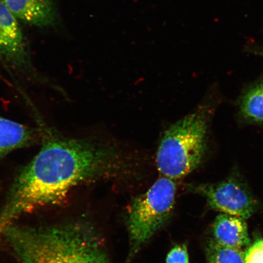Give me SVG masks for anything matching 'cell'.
<instances>
[{
	"label": "cell",
	"instance_id": "1",
	"mask_svg": "<svg viewBox=\"0 0 263 263\" xmlns=\"http://www.w3.org/2000/svg\"><path fill=\"white\" fill-rule=\"evenodd\" d=\"M125 166L112 147L87 140L47 137L16 177L0 212V234L24 214L60 202L79 183L112 175Z\"/></svg>",
	"mask_w": 263,
	"mask_h": 263
},
{
	"label": "cell",
	"instance_id": "2",
	"mask_svg": "<svg viewBox=\"0 0 263 263\" xmlns=\"http://www.w3.org/2000/svg\"><path fill=\"white\" fill-rule=\"evenodd\" d=\"M2 234L21 263H110L103 242L87 223L39 229L12 224Z\"/></svg>",
	"mask_w": 263,
	"mask_h": 263
},
{
	"label": "cell",
	"instance_id": "3",
	"mask_svg": "<svg viewBox=\"0 0 263 263\" xmlns=\"http://www.w3.org/2000/svg\"><path fill=\"white\" fill-rule=\"evenodd\" d=\"M214 107L203 105L173 124L158 147L156 163L164 177L182 178L198 167L206 154Z\"/></svg>",
	"mask_w": 263,
	"mask_h": 263
},
{
	"label": "cell",
	"instance_id": "4",
	"mask_svg": "<svg viewBox=\"0 0 263 263\" xmlns=\"http://www.w3.org/2000/svg\"><path fill=\"white\" fill-rule=\"evenodd\" d=\"M173 180L166 177H160L146 193L132 203L127 219L129 259L139 252L170 218L176 192Z\"/></svg>",
	"mask_w": 263,
	"mask_h": 263
},
{
	"label": "cell",
	"instance_id": "5",
	"mask_svg": "<svg viewBox=\"0 0 263 263\" xmlns=\"http://www.w3.org/2000/svg\"><path fill=\"white\" fill-rule=\"evenodd\" d=\"M190 192L203 196L212 209L248 219L258 209V202L238 171L214 183L190 184Z\"/></svg>",
	"mask_w": 263,
	"mask_h": 263
},
{
	"label": "cell",
	"instance_id": "6",
	"mask_svg": "<svg viewBox=\"0 0 263 263\" xmlns=\"http://www.w3.org/2000/svg\"><path fill=\"white\" fill-rule=\"evenodd\" d=\"M29 60L24 35L15 16L0 1V61L15 67Z\"/></svg>",
	"mask_w": 263,
	"mask_h": 263
},
{
	"label": "cell",
	"instance_id": "7",
	"mask_svg": "<svg viewBox=\"0 0 263 263\" xmlns=\"http://www.w3.org/2000/svg\"><path fill=\"white\" fill-rule=\"evenodd\" d=\"M16 18L46 27L54 24L57 12L52 0H0Z\"/></svg>",
	"mask_w": 263,
	"mask_h": 263
},
{
	"label": "cell",
	"instance_id": "8",
	"mask_svg": "<svg viewBox=\"0 0 263 263\" xmlns=\"http://www.w3.org/2000/svg\"><path fill=\"white\" fill-rule=\"evenodd\" d=\"M212 241L217 245L242 250L251 245L245 219L221 214L216 217L212 227Z\"/></svg>",
	"mask_w": 263,
	"mask_h": 263
},
{
	"label": "cell",
	"instance_id": "9",
	"mask_svg": "<svg viewBox=\"0 0 263 263\" xmlns=\"http://www.w3.org/2000/svg\"><path fill=\"white\" fill-rule=\"evenodd\" d=\"M34 139L30 128L0 117V159L14 150L30 145Z\"/></svg>",
	"mask_w": 263,
	"mask_h": 263
},
{
	"label": "cell",
	"instance_id": "10",
	"mask_svg": "<svg viewBox=\"0 0 263 263\" xmlns=\"http://www.w3.org/2000/svg\"><path fill=\"white\" fill-rule=\"evenodd\" d=\"M238 107L239 118L243 123L263 124V78L245 88Z\"/></svg>",
	"mask_w": 263,
	"mask_h": 263
},
{
	"label": "cell",
	"instance_id": "11",
	"mask_svg": "<svg viewBox=\"0 0 263 263\" xmlns=\"http://www.w3.org/2000/svg\"><path fill=\"white\" fill-rule=\"evenodd\" d=\"M245 254L242 250L220 246L211 240L206 248V263H245Z\"/></svg>",
	"mask_w": 263,
	"mask_h": 263
},
{
	"label": "cell",
	"instance_id": "12",
	"mask_svg": "<svg viewBox=\"0 0 263 263\" xmlns=\"http://www.w3.org/2000/svg\"><path fill=\"white\" fill-rule=\"evenodd\" d=\"M247 249L245 263H263V239L256 240Z\"/></svg>",
	"mask_w": 263,
	"mask_h": 263
},
{
	"label": "cell",
	"instance_id": "13",
	"mask_svg": "<svg viewBox=\"0 0 263 263\" xmlns=\"http://www.w3.org/2000/svg\"><path fill=\"white\" fill-rule=\"evenodd\" d=\"M166 263H189L188 250L186 245L174 246L167 255Z\"/></svg>",
	"mask_w": 263,
	"mask_h": 263
},
{
	"label": "cell",
	"instance_id": "14",
	"mask_svg": "<svg viewBox=\"0 0 263 263\" xmlns=\"http://www.w3.org/2000/svg\"><path fill=\"white\" fill-rule=\"evenodd\" d=\"M257 53L259 55H260L261 57L263 58V49H261V50H258L257 51Z\"/></svg>",
	"mask_w": 263,
	"mask_h": 263
}]
</instances>
